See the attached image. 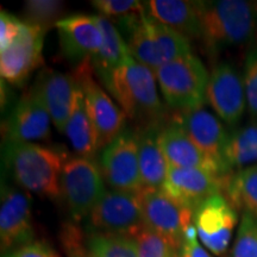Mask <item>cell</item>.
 <instances>
[{
    "label": "cell",
    "mask_w": 257,
    "mask_h": 257,
    "mask_svg": "<svg viewBox=\"0 0 257 257\" xmlns=\"http://www.w3.org/2000/svg\"><path fill=\"white\" fill-rule=\"evenodd\" d=\"M200 40L219 51L250 43L257 34V3L245 0L198 2Z\"/></svg>",
    "instance_id": "6da1fadb"
},
{
    "label": "cell",
    "mask_w": 257,
    "mask_h": 257,
    "mask_svg": "<svg viewBox=\"0 0 257 257\" xmlns=\"http://www.w3.org/2000/svg\"><path fill=\"white\" fill-rule=\"evenodd\" d=\"M118 24L131 56L153 72L192 54L188 38L155 21L146 11L118 19Z\"/></svg>",
    "instance_id": "7a4b0ae2"
},
{
    "label": "cell",
    "mask_w": 257,
    "mask_h": 257,
    "mask_svg": "<svg viewBox=\"0 0 257 257\" xmlns=\"http://www.w3.org/2000/svg\"><path fill=\"white\" fill-rule=\"evenodd\" d=\"M5 166L19 186L42 197H61L60 179L67 157L35 143L6 142Z\"/></svg>",
    "instance_id": "3957f363"
},
{
    "label": "cell",
    "mask_w": 257,
    "mask_h": 257,
    "mask_svg": "<svg viewBox=\"0 0 257 257\" xmlns=\"http://www.w3.org/2000/svg\"><path fill=\"white\" fill-rule=\"evenodd\" d=\"M156 81L155 72L131 57L112 74L105 87L126 117L134 120L156 121L165 112Z\"/></svg>",
    "instance_id": "277c9868"
},
{
    "label": "cell",
    "mask_w": 257,
    "mask_h": 257,
    "mask_svg": "<svg viewBox=\"0 0 257 257\" xmlns=\"http://www.w3.org/2000/svg\"><path fill=\"white\" fill-rule=\"evenodd\" d=\"M155 74L169 107L178 111L194 110L202 107L206 101L210 75L198 56L188 54L170 61Z\"/></svg>",
    "instance_id": "5b68a950"
},
{
    "label": "cell",
    "mask_w": 257,
    "mask_h": 257,
    "mask_svg": "<svg viewBox=\"0 0 257 257\" xmlns=\"http://www.w3.org/2000/svg\"><path fill=\"white\" fill-rule=\"evenodd\" d=\"M61 197L74 221L88 217L106 193L101 169L93 159L67 157L60 179Z\"/></svg>",
    "instance_id": "8992f818"
},
{
    "label": "cell",
    "mask_w": 257,
    "mask_h": 257,
    "mask_svg": "<svg viewBox=\"0 0 257 257\" xmlns=\"http://www.w3.org/2000/svg\"><path fill=\"white\" fill-rule=\"evenodd\" d=\"M136 195L147 226L180 252L186 230L193 224V211L173 200L162 189L143 188Z\"/></svg>",
    "instance_id": "52a82bcc"
},
{
    "label": "cell",
    "mask_w": 257,
    "mask_h": 257,
    "mask_svg": "<svg viewBox=\"0 0 257 257\" xmlns=\"http://www.w3.org/2000/svg\"><path fill=\"white\" fill-rule=\"evenodd\" d=\"M73 75L85 95L88 113L98 135L99 149L104 150L124 131L126 114L96 82L91 61L79 64Z\"/></svg>",
    "instance_id": "ba28073f"
},
{
    "label": "cell",
    "mask_w": 257,
    "mask_h": 257,
    "mask_svg": "<svg viewBox=\"0 0 257 257\" xmlns=\"http://www.w3.org/2000/svg\"><path fill=\"white\" fill-rule=\"evenodd\" d=\"M100 169L111 189L137 194L143 189L138 134L124 130L102 150Z\"/></svg>",
    "instance_id": "9c48e42d"
},
{
    "label": "cell",
    "mask_w": 257,
    "mask_h": 257,
    "mask_svg": "<svg viewBox=\"0 0 257 257\" xmlns=\"http://www.w3.org/2000/svg\"><path fill=\"white\" fill-rule=\"evenodd\" d=\"M87 218V229L99 232L134 237L146 226L137 195L113 189L106 191Z\"/></svg>",
    "instance_id": "30bf717a"
},
{
    "label": "cell",
    "mask_w": 257,
    "mask_h": 257,
    "mask_svg": "<svg viewBox=\"0 0 257 257\" xmlns=\"http://www.w3.org/2000/svg\"><path fill=\"white\" fill-rule=\"evenodd\" d=\"M47 29L24 22L23 30L8 49L0 51L2 79L22 87L35 69L43 63V46Z\"/></svg>",
    "instance_id": "8fae6325"
},
{
    "label": "cell",
    "mask_w": 257,
    "mask_h": 257,
    "mask_svg": "<svg viewBox=\"0 0 257 257\" xmlns=\"http://www.w3.org/2000/svg\"><path fill=\"white\" fill-rule=\"evenodd\" d=\"M193 223L198 238L212 253L220 256L229 248L237 212L231 202L221 194L202 201L193 212Z\"/></svg>",
    "instance_id": "7c38bea8"
},
{
    "label": "cell",
    "mask_w": 257,
    "mask_h": 257,
    "mask_svg": "<svg viewBox=\"0 0 257 257\" xmlns=\"http://www.w3.org/2000/svg\"><path fill=\"white\" fill-rule=\"evenodd\" d=\"M230 175H218L198 168L170 167L162 191L194 212L206 199L225 192Z\"/></svg>",
    "instance_id": "4fadbf2b"
},
{
    "label": "cell",
    "mask_w": 257,
    "mask_h": 257,
    "mask_svg": "<svg viewBox=\"0 0 257 257\" xmlns=\"http://www.w3.org/2000/svg\"><path fill=\"white\" fill-rule=\"evenodd\" d=\"M206 101L218 117L227 125L239 123L246 108L243 78L230 62H220L214 67L208 80Z\"/></svg>",
    "instance_id": "5bb4252c"
},
{
    "label": "cell",
    "mask_w": 257,
    "mask_h": 257,
    "mask_svg": "<svg viewBox=\"0 0 257 257\" xmlns=\"http://www.w3.org/2000/svg\"><path fill=\"white\" fill-rule=\"evenodd\" d=\"M62 55L70 63L81 64L96 55L104 42V35L95 16L70 15L56 23Z\"/></svg>",
    "instance_id": "9a60e30c"
},
{
    "label": "cell",
    "mask_w": 257,
    "mask_h": 257,
    "mask_svg": "<svg viewBox=\"0 0 257 257\" xmlns=\"http://www.w3.org/2000/svg\"><path fill=\"white\" fill-rule=\"evenodd\" d=\"M173 123L178 124L205 155L225 172H230L224 162V150L229 134L216 115L202 107L179 111L174 115Z\"/></svg>",
    "instance_id": "2e32d148"
},
{
    "label": "cell",
    "mask_w": 257,
    "mask_h": 257,
    "mask_svg": "<svg viewBox=\"0 0 257 257\" xmlns=\"http://www.w3.org/2000/svg\"><path fill=\"white\" fill-rule=\"evenodd\" d=\"M50 123L49 112L31 87L22 95L5 121L6 142L32 143L47 140L50 135Z\"/></svg>",
    "instance_id": "e0dca14e"
},
{
    "label": "cell",
    "mask_w": 257,
    "mask_h": 257,
    "mask_svg": "<svg viewBox=\"0 0 257 257\" xmlns=\"http://www.w3.org/2000/svg\"><path fill=\"white\" fill-rule=\"evenodd\" d=\"M31 208L29 198L18 189L3 186L0 204V240L2 250L32 243Z\"/></svg>",
    "instance_id": "ac0fdd59"
},
{
    "label": "cell",
    "mask_w": 257,
    "mask_h": 257,
    "mask_svg": "<svg viewBox=\"0 0 257 257\" xmlns=\"http://www.w3.org/2000/svg\"><path fill=\"white\" fill-rule=\"evenodd\" d=\"M76 86L78 83L73 74H63L49 68L40 72L32 86L60 133H64L72 112Z\"/></svg>",
    "instance_id": "d6986e66"
},
{
    "label": "cell",
    "mask_w": 257,
    "mask_h": 257,
    "mask_svg": "<svg viewBox=\"0 0 257 257\" xmlns=\"http://www.w3.org/2000/svg\"><path fill=\"white\" fill-rule=\"evenodd\" d=\"M159 143L170 167L198 168L218 175H229L219 165L205 155L192 142L188 135L173 121L159 128Z\"/></svg>",
    "instance_id": "ffe728a7"
},
{
    "label": "cell",
    "mask_w": 257,
    "mask_h": 257,
    "mask_svg": "<svg viewBox=\"0 0 257 257\" xmlns=\"http://www.w3.org/2000/svg\"><path fill=\"white\" fill-rule=\"evenodd\" d=\"M147 15L175 30L188 40H200L198 2L185 0H149L144 2Z\"/></svg>",
    "instance_id": "44dd1931"
},
{
    "label": "cell",
    "mask_w": 257,
    "mask_h": 257,
    "mask_svg": "<svg viewBox=\"0 0 257 257\" xmlns=\"http://www.w3.org/2000/svg\"><path fill=\"white\" fill-rule=\"evenodd\" d=\"M95 19L104 35V42L100 50L91 60L92 68L101 83L106 86L112 74L131 59L130 50L123 35L117 27L101 15H95Z\"/></svg>",
    "instance_id": "7402d4cb"
},
{
    "label": "cell",
    "mask_w": 257,
    "mask_h": 257,
    "mask_svg": "<svg viewBox=\"0 0 257 257\" xmlns=\"http://www.w3.org/2000/svg\"><path fill=\"white\" fill-rule=\"evenodd\" d=\"M140 168L143 188L162 189L169 163L159 143V126L149 125L138 134Z\"/></svg>",
    "instance_id": "603a6c76"
},
{
    "label": "cell",
    "mask_w": 257,
    "mask_h": 257,
    "mask_svg": "<svg viewBox=\"0 0 257 257\" xmlns=\"http://www.w3.org/2000/svg\"><path fill=\"white\" fill-rule=\"evenodd\" d=\"M63 134L68 138L72 148L79 156L93 159L99 150L98 135L88 113L85 95L79 83L74 95L72 112Z\"/></svg>",
    "instance_id": "cb8c5ba5"
},
{
    "label": "cell",
    "mask_w": 257,
    "mask_h": 257,
    "mask_svg": "<svg viewBox=\"0 0 257 257\" xmlns=\"http://www.w3.org/2000/svg\"><path fill=\"white\" fill-rule=\"evenodd\" d=\"M224 162L230 170L257 162V123L248 124L229 134Z\"/></svg>",
    "instance_id": "d4e9b609"
},
{
    "label": "cell",
    "mask_w": 257,
    "mask_h": 257,
    "mask_svg": "<svg viewBox=\"0 0 257 257\" xmlns=\"http://www.w3.org/2000/svg\"><path fill=\"white\" fill-rule=\"evenodd\" d=\"M225 194L233 207L257 213V165L230 175Z\"/></svg>",
    "instance_id": "484cf974"
},
{
    "label": "cell",
    "mask_w": 257,
    "mask_h": 257,
    "mask_svg": "<svg viewBox=\"0 0 257 257\" xmlns=\"http://www.w3.org/2000/svg\"><path fill=\"white\" fill-rule=\"evenodd\" d=\"M86 246L93 257H138L134 237L87 230Z\"/></svg>",
    "instance_id": "4316f807"
},
{
    "label": "cell",
    "mask_w": 257,
    "mask_h": 257,
    "mask_svg": "<svg viewBox=\"0 0 257 257\" xmlns=\"http://www.w3.org/2000/svg\"><path fill=\"white\" fill-rule=\"evenodd\" d=\"M64 4L56 0H29L24 3L25 23L49 29L63 17Z\"/></svg>",
    "instance_id": "83f0119b"
},
{
    "label": "cell",
    "mask_w": 257,
    "mask_h": 257,
    "mask_svg": "<svg viewBox=\"0 0 257 257\" xmlns=\"http://www.w3.org/2000/svg\"><path fill=\"white\" fill-rule=\"evenodd\" d=\"M229 257H257V213L243 212Z\"/></svg>",
    "instance_id": "f1b7e54d"
},
{
    "label": "cell",
    "mask_w": 257,
    "mask_h": 257,
    "mask_svg": "<svg viewBox=\"0 0 257 257\" xmlns=\"http://www.w3.org/2000/svg\"><path fill=\"white\" fill-rule=\"evenodd\" d=\"M138 257H179V252L161 234L147 225L134 236Z\"/></svg>",
    "instance_id": "f546056e"
},
{
    "label": "cell",
    "mask_w": 257,
    "mask_h": 257,
    "mask_svg": "<svg viewBox=\"0 0 257 257\" xmlns=\"http://www.w3.org/2000/svg\"><path fill=\"white\" fill-rule=\"evenodd\" d=\"M243 81L245 88L246 107L251 117L257 118V46L246 53L244 61Z\"/></svg>",
    "instance_id": "4dcf8cb0"
},
{
    "label": "cell",
    "mask_w": 257,
    "mask_h": 257,
    "mask_svg": "<svg viewBox=\"0 0 257 257\" xmlns=\"http://www.w3.org/2000/svg\"><path fill=\"white\" fill-rule=\"evenodd\" d=\"M93 8L106 18H124L144 11L143 3L136 0H93Z\"/></svg>",
    "instance_id": "1f68e13d"
},
{
    "label": "cell",
    "mask_w": 257,
    "mask_h": 257,
    "mask_svg": "<svg viewBox=\"0 0 257 257\" xmlns=\"http://www.w3.org/2000/svg\"><path fill=\"white\" fill-rule=\"evenodd\" d=\"M60 238L67 257H93L86 246L85 234L75 224H63Z\"/></svg>",
    "instance_id": "d6a6232c"
},
{
    "label": "cell",
    "mask_w": 257,
    "mask_h": 257,
    "mask_svg": "<svg viewBox=\"0 0 257 257\" xmlns=\"http://www.w3.org/2000/svg\"><path fill=\"white\" fill-rule=\"evenodd\" d=\"M23 27L24 22L3 10L0 15V51L8 49L17 40Z\"/></svg>",
    "instance_id": "836d02e7"
},
{
    "label": "cell",
    "mask_w": 257,
    "mask_h": 257,
    "mask_svg": "<svg viewBox=\"0 0 257 257\" xmlns=\"http://www.w3.org/2000/svg\"><path fill=\"white\" fill-rule=\"evenodd\" d=\"M10 257H59L57 253L44 243L32 242L21 246L18 250L10 255Z\"/></svg>",
    "instance_id": "e575fe53"
},
{
    "label": "cell",
    "mask_w": 257,
    "mask_h": 257,
    "mask_svg": "<svg viewBox=\"0 0 257 257\" xmlns=\"http://www.w3.org/2000/svg\"><path fill=\"white\" fill-rule=\"evenodd\" d=\"M179 257H212L199 243L198 237L191 239H185L180 249Z\"/></svg>",
    "instance_id": "d590c367"
},
{
    "label": "cell",
    "mask_w": 257,
    "mask_h": 257,
    "mask_svg": "<svg viewBox=\"0 0 257 257\" xmlns=\"http://www.w3.org/2000/svg\"><path fill=\"white\" fill-rule=\"evenodd\" d=\"M8 257H10V256H8Z\"/></svg>",
    "instance_id": "8d00e7d4"
}]
</instances>
